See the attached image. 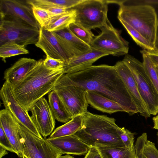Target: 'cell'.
Returning <instances> with one entry per match:
<instances>
[{"instance_id": "obj_1", "label": "cell", "mask_w": 158, "mask_h": 158, "mask_svg": "<svg viewBox=\"0 0 158 158\" xmlns=\"http://www.w3.org/2000/svg\"><path fill=\"white\" fill-rule=\"evenodd\" d=\"M57 82L96 92L119 104L130 115L139 113L129 92L114 66L103 64L63 75Z\"/></svg>"}, {"instance_id": "obj_2", "label": "cell", "mask_w": 158, "mask_h": 158, "mask_svg": "<svg viewBox=\"0 0 158 158\" xmlns=\"http://www.w3.org/2000/svg\"><path fill=\"white\" fill-rule=\"evenodd\" d=\"M40 59L33 69L19 84L11 87L14 97L27 112L38 101L52 91L64 74L63 69L46 68Z\"/></svg>"}, {"instance_id": "obj_3", "label": "cell", "mask_w": 158, "mask_h": 158, "mask_svg": "<svg viewBox=\"0 0 158 158\" xmlns=\"http://www.w3.org/2000/svg\"><path fill=\"white\" fill-rule=\"evenodd\" d=\"M81 128L74 135L89 146L125 147L118 134L116 119L87 112L82 115Z\"/></svg>"}, {"instance_id": "obj_4", "label": "cell", "mask_w": 158, "mask_h": 158, "mask_svg": "<svg viewBox=\"0 0 158 158\" xmlns=\"http://www.w3.org/2000/svg\"><path fill=\"white\" fill-rule=\"evenodd\" d=\"M108 1L109 3H114L119 6V20L124 21L137 31L154 50L158 21L153 8L146 5H128L123 0Z\"/></svg>"}, {"instance_id": "obj_5", "label": "cell", "mask_w": 158, "mask_h": 158, "mask_svg": "<svg viewBox=\"0 0 158 158\" xmlns=\"http://www.w3.org/2000/svg\"><path fill=\"white\" fill-rule=\"evenodd\" d=\"M0 45L13 42L25 46L35 44L40 29L13 15L0 13Z\"/></svg>"}, {"instance_id": "obj_6", "label": "cell", "mask_w": 158, "mask_h": 158, "mask_svg": "<svg viewBox=\"0 0 158 158\" xmlns=\"http://www.w3.org/2000/svg\"><path fill=\"white\" fill-rule=\"evenodd\" d=\"M128 66L136 82L139 94L150 115L158 114V94L147 73L143 63L130 55L122 60Z\"/></svg>"}, {"instance_id": "obj_7", "label": "cell", "mask_w": 158, "mask_h": 158, "mask_svg": "<svg viewBox=\"0 0 158 158\" xmlns=\"http://www.w3.org/2000/svg\"><path fill=\"white\" fill-rule=\"evenodd\" d=\"M107 0H83L71 8L75 11V22L89 31L100 28L109 21Z\"/></svg>"}, {"instance_id": "obj_8", "label": "cell", "mask_w": 158, "mask_h": 158, "mask_svg": "<svg viewBox=\"0 0 158 158\" xmlns=\"http://www.w3.org/2000/svg\"><path fill=\"white\" fill-rule=\"evenodd\" d=\"M18 123L23 155L27 158H59L63 154L46 139L38 137Z\"/></svg>"}, {"instance_id": "obj_9", "label": "cell", "mask_w": 158, "mask_h": 158, "mask_svg": "<svg viewBox=\"0 0 158 158\" xmlns=\"http://www.w3.org/2000/svg\"><path fill=\"white\" fill-rule=\"evenodd\" d=\"M100 29L101 33L94 36L89 45L91 48L114 56L127 54L129 42L122 37L120 32L109 21Z\"/></svg>"}, {"instance_id": "obj_10", "label": "cell", "mask_w": 158, "mask_h": 158, "mask_svg": "<svg viewBox=\"0 0 158 158\" xmlns=\"http://www.w3.org/2000/svg\"><path fill=\"white\" fill-rule=\"evenodd\" d=\"M53 90L57 92L72 118L82 115L88 111L89 104L86 98L87 90L78 86L64 85L57 82Z\"/></svg>"}, {"instance_id": "obj_11", "label": "cell", "mask_w": 158, "mask_h": 158, "mask_svg": "<svg viewBox=\"0 0 158 158\" xmlns=\"http://www.w3.org/2000/svg\"><path fill=\"white\" fill-rule=\"evenodd\" d=\"M0 97L5 109L9 111L18 123L38 137L43 138L28 112L17 101L14 96L10 85L6 81L0 91Z\"/></svg>"}, {"instance_id": "obj_12", "label": "cell", "mask_w": 158, "mask_h": 158, "mask_svg": "<svg viewBox=\"0 0 158 158\" xmlns=\"http://www.w3.org/2000/svg\"><path fill=\"white\" fill-rule=\"evenodd\" d=\"M31 118L43 137L46 139L53 131L55 119L46 99L43 97L32 107Z\"/></svg>"}, {"instance_id": "obj_13", "label": "cell", "mask_w": 158, "mask_h": 158, "mask_svg": "<svg viewBox=\"0 0 158 158\" xmlns=\"http://www.w3.org/2000/svg\"><path fill=\"white\" fill-rule=\"evenodd\" d=\"M118 73L127 87L139 113L146 119L151 115L143 101L130 69L123 61H119L114 65Z\"/></svg>"}, {"instance_id": "obj_14", "label": "cell", "mask_w": 158, "mask_h": 158, "mask_svg": "<svg viewBox=\"0 0 158 158\" xmlns=\"http://www.w3.org/2000/svg\"><path fill=\"white\" fill-rule=\"evenodd\" d=\"M0 13L16 16L34 27H40L34 16L32 6L26 0H0Z\"/></svg>"}, {"instance_id": "obj_15", "label": "cell", "mask_w": 158, "mask_h": 158, "mask_svg": "<svg viewBox=\"0 0 158 158\" xmlns=\"http://www.w3.org/2000/svg\"><path fill=\"white\" fill-rule=\"evenodd\" d=\"M69 59L92 50L90 46L76 36L68 27L52 32Z\"/></svg>"}, {"instance_id": "obj_16", "label": "cell", "mask_w": 158, "mask_h": 158, "mask_svg": "<svg viewBox=\"0 0 158 158\" xmlns=\"http://www.w3.org/2000/svg\"><path fill=\"white\" fill-rule=\"evenodd\" d=\"M92 48L90 51L74 56L64 62V74L73 73L84 70L92 66L93 64L99 58L109 54Z\"/></svg>"}, {"instance_id": "obj_17", "label": "cell", "mask_w": 158, "mask_h": 158, "mask_svg": "<svg viewBox=\"0 0 158 158\" xmlns=\"http://www.w3.org/2000/svg\"><path fill=\"white\" fill-rule=\"evenodd\" d=\"M35 45L41 49L46 56L64 62L69 59L53 33L44 27L40 28L39 39Z\"/></svg>"}, {"instance_id": "obj_18", "label": "cell", "mask_w": 158, "mask_h": 158, "mask_svg": "<svg viewBox=\"0 0 158 158\" xmlns=\"http://www.w3.org/2000/svg\"><path fill=\"white\" fill-rule=\"evenodd\" d=\"M46 139L63 154L85 155L87 153L90 147L74 135Z\"/></svg>"}, {"instance_id": "obj_19", "label": "cell", "mask_w": 158, "mask_h": 158, "mask_svg": "<svg viewBox=\"0 0 158 158\" xmlns=\"http://www.w3.org/2000/svg\"><path fill=\"white\" fill-rule=\"evenodd\" d=\"M37 61L30 58H21L4 73V79L14 86L20 82L36 65Z\"/></svg>"}, {"instance_id": "obj_20", "label": "cell", "mask_w": 158, "mask_h": 158, "mask_svg": "<svg viewBox=\"0 0 158 158\" xmlns=\"http://www.w3.org/2000/svg\"><path fill=\"white\" fill-rule=\"evenodd\" d=\"M86 98L92 107L103 113L111 114L124 112L128 113L127 110L121 105L96 92L87 91Z\"/></svg>"}, {"instance_id": "obj_21", "label": "cell", "mask_w": 158, "mask_h": 158, "mask_svg": "<svg viewBox=\"0 0 158 158\" xmlns=\"http://www.w3.org/2000/svg\"><path fill=\"white\" fill-rule=\"evenodd\" d=\"M48 98L49 106L55 120L65 123L72 119L55 90L48 94Z\"/></svg>"}, {"instance_id": "obj_22", "label": "cell", "mask_w": 158, "mask_h": 158, "mask_svg": "<svg viewBox=\"0 0 158 158\" xmlns=\"http://www.w3.org/2000/svg\"><path fill=\"white\" fill-rule=\"evenodd\" d=\"M82 123V115L74 117L68 122L56 128L48 138L54 139L73 135L81 128Z\"/></svg>"}, {"instance_id": "obj_23", "label": "cell", "mask_w": 158, "mask_h": 158, "mask_svg": "<svg viewBox=\"0 0 158 158\" xmlns=\"http://www.w3.org/2000/svg\"><path fill=\"white\" fill-rule=\"evenodd\" d=\"M96 147L102 158H135V146L131 148L115 146Z\"/></svg>"}, {"instance_id": "obj_24", "label": "cell", "mask_w": 158, "mask_h": 158, "mask_svg": "<svg viewBox=\"0 0 158 158\" xmlns=\"http://www.w3.org/2000/svg\"><path fill=\"white\" fill-rule=\"evenodd\" d=\"M75 22V11L70 9L66 13L52 17L44 28L49 31H57L68 27Z\"/></svg>"}, {"instance_id": "obj_25", "label": "cell", "mask_w": 158, "mask_h": 158, "mask_svg": "<svg viewBox=\"0 0 158 158\" xmlns=\"http://www.w3.org/2000/svg\"><path fill=\"white\" fill-rule=\"evenodd\" d=\"M83 1V0H26V1L32 6H36L44 9L55 8L69 9L75 6Z\"/></svg>"}, {"instance_id": "obj_26", "label": "cell", "mask_w": 158, "mask_h": 158, "mask_svg": "<svg viewBox=\"0 0 158 158\" xmlns=\"http://www.w3.org/2000/svg\"><path fill=\"white\" fill-rule=\"evenodd\" d=\"M25 46L16 43L8 42L0 45V57L3 60L14 56L27 54L29 51Z\"/></svg>"}, {"instance_id": "obj_27", "label": "cell", "mask_w": 158, "mask_h": 158, "mask_svg": "<svg viewBox=\"0 0 158 158\" xmlns=\"http://www.w3.org/2000/svg\"><path fill=\"white\" fill-rule=\"evenodd\" d=\"M143 58V63L145 70L158 94V73L146 50L140 51Z\"/></svg>"}, {"instance_id": "obj_28", "label": "cell", "mask_w": 158, "mask_h": 158, "mask_svg": "<svg viewBox=\"0 0 158 158\" xmlns=\"http://www.w3.org/2000/svg\"><path fill=\"white\" fill-rule=\"evenodd\" d=\"M68 28L76 36L89 45L95 36L91 31L86 29L75 22L71 23Z\"/></svg>"}, {"instance_id": "obj_29", "label": "cell", "mask_w": 158, "mask_h": 158, "mask_svg": "<svg viewBox=\"0 0 158 158\" xmlns=\"http://www.w3.org/2000/svg\"><path fill=\"white\" fill-rule=\"evenodd\" d=\"M119 21L138 45L144 50L147 51L153 50L146 39L137 31L124 21L122 20Z\"/></svg>"}, {"instance_id": "obj_30", "label": "cell", "mask_w": 158, "mask_h": 158, "mask_svg": "<svg viewBox=\"0 0 158 158\" xmlns=\"http://www.w3.org/2000/svg\"><path fill=\"white\" fill-rule=\"evenodd\" d=\"M34 16L40 26L44 27L52 18L46 9L36 6H32Z\"/></svg>"}, {"instance_id": "obj_31", "label": "cell", "mask_w": 158, "mask_h": 158, "mask_svg": "<svg viewBox=\"0 0 158 158\" xmlns=\"http://www.w3.org/2000/svg\"><path fill=\"white\" fill-rule=\"evenodd\" d=\"M118 134L126 148H131L135 146L134 145L135 133L123 127L119 128Z\"/></svg>"}, {"instance_id": "obj_32", "label": "cell", "mask_w": 158, "mask_h": 158, "mask_svg": "<svg viewBox=\"0 0 158 158\" xmlns=\"http://www.w3.org/2000/svg\"><path fill=\"white\" fill-rule=\"evenodd\" d=\"M127 4L132 5H146L153 8L156 13L158 22V0H123Z\"/></svg>"}, {"instance_id": "obj_33", "label": "cell", "mask_w": 158, "mask_h": 158, "mask_svg": "<svg viewBox=\"0 0 158 158\" xmlns=\"http://www.w3.org/2000/svg\"><path fill=\"white\" fill-rule=\"evenodd\" d=\"M147 135L143 133L137 139L135 146L136 154L135 158H142L144 147L148 141Z\"/></svg>"}, {"instance_id": "obj_34", "label": "cell", "mask_w": 158, "mask_h": 158, "mask_svg": "<svg viewBox=\"0 0 158 158\" xmlns=\"http://www.w3.org/2000/svg\"><path fill=\"white\" fill-rule=\"evenodd\" d=\"M43 63L45 67L49 69L57 70L63 69L64 62L46 56V58L44 60Z\"/></svg>"}, {"instance_id": "obj_35", "label": "cell", "mask_w": 158, "mask_h": 158, "mask_svg": "<svg viewBox=\"0 0 158 158\" xmlns=\"http://www.w3.org/2000/svg\"><path fill=\"white\" fill-rule=\"evenodd\" d=\"M143 154L147 158H158V150L155 143L149 140L145 144Z\"/></svg>"}, {"instance_id": "obj_36", "label": "cell", "mask_w": 158, "mask_h": 158, "mask_svg": "<svg viewBox=\"0 0 158 158\" xmlns=\"http://www.w3.org/2000/svg\"><path fill=\"white\" fill-rule=\"evenodd\" d=\"M0 146L4 148L7 151L16 154V151L1 126H0Z\"/></svg>"}, {"instance_id": "obj_37", "label": "cell", "mask_w": 158, "mask_h": 158, "mask_svg": "<svg viewBox=\"0 0 158 158\" xmlns=\"http://www.w3.org/2000/svg\"><path fill=\"white\" fill-rule=\"evenodd\" d=\"M84 158H102L98 148L91 146Z\"/></svg>"}, {"instance_id": "obj_38", "label": "cell", "mask_w": 158, "mask_h": 158, "mask_svg": "<svg viewBox=\"0 0 158 158\" xmlns=\"http://www.w3.org/2000/svg\"><path fill=\"white\" fill-rule=\"evenodd\" d=\"M50 14L52 17L58 16L68 12L69 9L61 8H50L45 9Z\"/></svg>"}, {"instance_id": "obj_39", "label": "cell", "mask_w": 158, "mask_h": 158, "mask_svg": "<svg viewBox=\"0 0 158 158\" xmlns=\"http://www.w3.org/2000/svg\"><path fill=\"white\" fill-rule=\"evenodd\" d=\"M146 51L153 64L158 66V52L154 50Z\"/></svg>"}, {"instance_id": "obj_40", "label": "cell", "mask_w": 158, "mask_h": 158, "mask_svg": "<svg viewBox=\"0 0 158 158\" xmlns=\"http://www.w3.org/2000/svg\"><path fill=\"white\" fill-rule=\"evenodd\" d=\"M154 51L158 52V22L156 27Z\"/></svg>"}, {"instance_id": "obj_41", "label": "cell", "mask_w": 158, "mask_h": 158, "mask_svg": "<svg viewBox=\"0 0 158 158\" xmlns=\"http://www.w3.org/2000/svg\"><path fill=\"white\" fill-rule=\"evenodd\" d=\"M152 120L154 123L153 128L158 130V115L153 117Z\"/></svg>"}, {"instance_id": "obj_42", "label": "cell", "mask_w": 158, "mask_h": 158, "mask_svg": "<svg viewBox=\"0 0 158 158\" xmlns=\"http://www.w3.org/2000/svg\"><path fill=\"white\" fill-rule=\"evenodd\" d=\"M8 154L7 150L4 148L0 146V158Z\"/></svg>"}, {"instance_id": "obj_43", "label": "cell", "mask_w": 158, "mask_h": 158, "mask_svg": "<svg viewBox=\"0 0 158 158\" xmlns=\"http://www.w3.org/2000/svg\"><path fill=\"white\" fill-rule=\"evenodd\" d=\"M59 158H74V157L69 154H67L65 156H61Z\"/></svg>"}, {"instance_id": "obj_44", "label": "cell", "mask_w": 158, "mask_h": 158, "mask_svg": "<svg viewBox=\"0 0 158 158\" xmlns=\"http://www.w3.org/2000/svg\"><path fill=\"white\" fill-rule=\"evenodd\" d=\"M156 70V71L158 73V66H157L156 65L154 64Z\"/></svg>"}, {"instance_id": "obj_45", "label": "cell", "mask_w": 158, "mask_h": 158, "mask_svg": "<svg viewBox=\"0 0 158 158\" xmlns=\"http://www.w3.org/2000/svg\"><path fill=\"white\" fill-rule=\"evenodd\" d=\"M22 158H27V157H26L25 156L23 155Z\"/></svg>"}, {"instance_id": "obj_46", "label": "cell", "mask_w": 158, "mask_h": 158, "mask_svg": "<svg viewBox=\"0 0 158 158\" xmlns=\"http://www.w3.org/2000/svg\"><path fill=\"white\" fill-rule=\"evenodd\" d=\"M142 158H147L143 154Z\"/></svg>"}, {"instance_id": "obj_47", "label": "cell", "mask_w": 158, "mask_h": 158, "mask_svg": "<svg viewBox=\"0 0 158 158\" xmlns=\"http://www.w3.org/2000/svg\"><path fill=\"white\" fill-rule=\"evenodd\" d=\"M157 136H158V132H157Z\"/></svg>"}]
</instances>
